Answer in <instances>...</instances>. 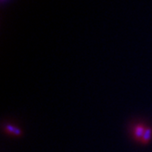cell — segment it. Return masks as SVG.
Returning <instances> with one entry per match:
<instances>
[{
    "mask_svg": "<svg viewBox=\"0 0 152 152\" xmlns=\"http://www.w3.org/2000/svg\"><path fill=\"white\" fill-rule=\"evenodd\" d=\"M2 130L6 135L12 138H21L24 134V131L19 125L10 121H6L3 123Z\"/></svg>",
    "mask_w": 152,
    "mask_h": 152,
    "instance_id": "2",
    "label": "cell"
},
{
    "mask_svg": "<svg viewBox=\"0 0 152 152\" xmlns=\"http://www.w3.org/2000/svg\"><path fill=\"white\" fill-rule=\"evenodd\" d=\"M128 134L135 144L147 146L152 141V124L143 118L131 120L128 125Z\"/></svg>",
    "mask_w": 152,
    "mask_h": 152,
    "instance_id": "1",
    "label": "cell"
}]
</instances>
